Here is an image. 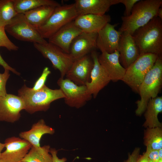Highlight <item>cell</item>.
<instances>
[{
	"mask_svg": "<svg viewBox=\"0 0 162 162\" xmlns=\"http://www.w3.org/2000/svg\"><path fill=\"white\" fill-rule=\"evenodd\" d=\"M158 55L145 53L138 58L126 69L122 80L134 92L138 93V89L145 76L154 64Z\"/></svg>",
	"mask_w": 162,
	"mask_h": 162,
	"instance_id": "obj_6",
	"label": "cell"
},
{
	"mask_svg": "<svg viewBox=\"0 0 162 162\" xmlns=\"http://www.w3.org/2000/svg\"><path fill=\"white\" fill-rule=\"evenodd\" d=\"M50 149V147L48 145L38 148L32 146L22 161L25 162H52Z\"/></svg>",
	"mask_w": 162,
	"mask_h": 162,
	"instance_id": "obj_25",
	"label": "cell"
},
{
	"mask_svg": "<svg viewBox=\"0 0 162 162\" xmlns=\"http://www.w3.org/2000/svg\"><path fill=\"white\" fill-rule=\"evenodd\" d=\"M4 148H5L4 143L0 142V157L2 153V151Z\"/></svg>",
	"mask_w": 162,
	"mask_h": 162,
	"instance_id": "obj_38",
	"label": "cell"
},
{
	"mask_svg": "<svg viewBox=\"0 0 162 162\" xmlns=\"http://www.w3.org/2000/svg\"><path fill=\"white\" fill-rule=\"evenodd\" d=\"M158 162H162V159H159L158 160Z\"/></svg>",
	"mask_w": 162,
	"mask_h": 162,
	"instance_id": "obj_40",
	"label": "cell"
},
{
	"mask_svg": "<svg viewBox=\"0 0 162 162\" xmlns=\"http://www.w3.org/2000/svg\"><path fill=\"white\" fill-rule=\"evenodd\" d=\"M15 10L18 14H24L25 12L43 5H51L55 7L61 4L53 0H13Z\"/></svg>",
	"mask_w": 162,
	"mask_h": 162,
	"instance_id": "obj_24",
	"label": "cell"
},
{
	"mask_svg": "<svg viewBox=\"0 0 162 162\" xmlns=\"http://www.w3.org/2000/svg\"><path fill=\"white\" fill-rule=\"evenodd\" d=\"M93 65L91 56L88 55L75 60L66 74V78L78 85H86L90 81Z\"/></svg>",
	"mask_w": 162,
	"mask_h": 162,
	"instance_id": "obj_12",
	"label": "cell"
},
{
	"mask_svg": "<svg viewBox=\"0 0 162 162\" xmlns=\"http://www.w3.org/2000/svg\"><path fill=\"white\" fill-rule=\"evenodd\" d=\"M3 47L9 51H16L19 47L9 39L6 34L4 28L0 26V47Z\"/></svg>",
	"mask_w": 162,
	"mask_h": 162,
	"instance_id": "obj_28",
	"label": "cell"
},
{
	"mask_svg": "<svg viewBox=\"0 0 162 162\" xmlns=\"http://www.w3.org/2000/svg\"><path fill=\"white\" fill-rule=\"evenodd\" d=\"M157 16L162 20V8L161 7L159 8L158 10Z\"/></svg>",
	"mask_w": 162,
	"mask_h": 162,
	"instance_id": "obj_37",
	"label": "cell"
},
{
	"mask_svg": "<svg viewBox=\"0 0 162 162\" xmlns=\"http://www.w3.org/2000/svg\"><path fill=\"white\" fill-rule=\"evenodd\" d=\"M136 162H149V159L145 155L143 154L139 155Z\"/></svg>",
	"mask_w": 162,
	"mask_h": 162,
	"instance_id": "obj_36",
	"label": "cell"
},
{
	"mask_svg": "<svg viewBox=\"0 0 162 162\" xmlns=\"http://www.w3.org/2000/svg\"><path fill=\"white\" fill-rule=\"evenodd\" d=\"M140 1V0H119V3H122L125 7L124 16H128L130 15L134 5Z\"/></svg>",
	"mask_w": 162,
	"mask_h": 162,
	"instance_id": "obj_31",
	"label": "cell"
},
{
	"mask_svg": "<svg viewBox=\"0 0 162 162\" xmlns=\"http://www.w3.org/2000/svg\"><path fill=\"white\" fill-rule=\"evenodd\" d=\"M158 152L159 159H162V148L158 150Z\"/></svg>",
	"mask_w": 162,
	"mask_h": 162,
	"instance_id": "obj_39",
	"label": "cell"
},
{
	"mask_svg": "<svg viewBox=\"0 0 162 162\" xmlns=\"http://www.w3.org/2000/svg\"><path fill=\"white\" fill-rule=\"evenodd\" d=\"M50 152L52 158V162H65L67 159L65 158H59L57 156L58 151L55 148H50Z\"/></svg>",
	"mask_w": 162,
	"mask_h": 162,
	"instance_id": "obj_34",
	"label": "cell"
},
{
	"mask_svg": "<svg viewBox=\"0 0 162 162\" xmlns=\"http://www.w3.org/2000/svg\"><path fill=\"white\" fill-rule=\"evenodd\" d=\"M78 16L74 3L56 7L48 19L37 28L42 37L49 39L57 31Z\"/></svg>",
	"mask_w": 162,
	"mask_h": 162,
	"instance_id": "obj_5",
	"label": "cell"
},
{
	"mask_svg": "<svg viewBox=\"0 0 162 162\" xmlns=\"http://www.w3.org/2000/svg\"><path fill=\"white\" fill-rule=\"evenodd\" d=\"M9 71L8 69H5L4 73H0V97L5 96L7 94L6 86L10 76Z\"/></svg>",
	"mask_w": 162,
	"mask_h": 162,
	"instance_id": "obj_30",
	"label": "cell"
},
{
	"mask_svg": "<svg viewBox=\"0 0 162 162\" xmlns=\"http://www.w3.org/2000/svg\"><path fill=\"white\" fill-rule=\"evenodd\" d=\"M33 45L44 57L50 61L55 69L59 71L61 77L64 78L74 61L70 54L48 42L45 44L34 43Z\"/></svg>",
	"mask_w": 162,
	"mask_h": 162,
	"instance_id": "obj_8",
	"label": "cell"
},
{
	"mask_svg": "<svg viewBox=\"0 0 162 162\" xmlns=\"http://www.w3.org/2000/svg\"><path fill=\"white\" fill-rule=\"evenodd\" d=\"M145 113V121L143 124L147 128L161 127L158 116L162 111V97H157L150 99L147 104Z\"/></svg>",
	"mask_w": 162,
	"mask_h": 162,
	"instance_id": "obj_22",
	"label": "cell"
},
{
	"mask_svg": "<svg viewBox=\"0 0 162 162\" xmlns=\"http://www.w3.org/2000/svg\"><path fill=\"white\" fill-rule=\"evenodd\" d=\"M55 8L52 6L43 5L28 11L23 14L28 22L37 29L48 19Z\"/></svg>",
	"mask_w": 162,
	"mask_h": 162,
	"instance_id": "obj_23",
	"label": "cell"
},
{
	"mask_svg": "<svg viewBox=\"0 0 162 162\" xmlns=\"http://www.w3.org/2000/svg\"><path fill=\"white\" fill-rule=\"evenodd\" d=\"M4 28L9 34L19 40L40 44L48 42L28 22L23 14H18Z\"/></svg>",
	"mask_w": 162,
	"mask_h": 162,
	"instance_id": "obj_7",
	"label": "cell"
},
{
	"mask_svg": "<svg viewBox=\"0 0 162 162\" xmlns=\"http://www.w3.org/2000/svg\"><path fill=\"white\" fill-rule=\"evenodd\" d=\"M162 85V58L158 57L139 88L140 99L136 102L137 108L135 112L137 116H141L145 111L150 99L157 97Z\"/></svg>",
	"mask_w": 162,
	"mask_h": 162,
	"instance_id": "obj_4",
	"label": "cell"
},
{
	"mask_svg": "<svg viewBox=\"0 0 162 162\" xmlns=\"http://www.w3.org/2000/svg\"><path fill=\"white\" fill-rule=\"evenodd\" d=\"M25 109L24 102L20 97L11 94L0 97V122L14 123L19 120L20 112Z\"/></svg>",
	"mask_w": 162,
	"mask_h": 162,
	"instance_id": "obj_11",
	"label": "cell"
},
{
	"mask_svg": "<svg viewBox=\"0 0 162 162\" xmlns=\"http://www.w3.org/2000/svg\"><path fill=\"white\" fill-rule=\"evenodd\" d=\"M118 50L109 53L102 52L98 56V62L109 77L110 81L116 82L122 80L126 69L121 64Z\"/></svg>",
	"mask_w": 162,
	"mask_h": 162,
	"instance_id": "obj_15",
	"label": "cell"
},
{
	"mask_svg": "<svg viewBox=\"0 0 162 162\" xmlns=\"http://www.w3.org/2000/svg\"><path fill=\"white\" fill-rule=\"evenodd\" d=\"M140 55L145 53L162 55V20L155 17L136 30L132 35Z\"/></svg>",
	"mask_w": 162,
	"mask_h": 162,
	"instance_id": "obj_1",
	"label": "cell"
},
{
	"mask_svg": "<svg viewBox=\"0 0 162 162\" xmlns=\"http://www.w3.org/2000/svg\"><path fill=\"white\" fill-rule=\"evenodd\" d=\"M118 50L120 62L126 69L140 55L139 48L132 35L126 32H122L121 35Z\"/></svg>",
	"mask_w": 162,
	"mask_h": 162,
	"instance_id": "obj_16",
	"label": "cell"
},
{
	"mask_svg": "<svg viewBox=\"0 0 162 162\" xmlns=\"http://www.w3.org/2000/svg\"><path fill=\"white\" fill-rule=\"evenodd\" d=\"M111 19L108 15L87 14L78 16L74 21L76 26L83 32L98 33L110 22Z\"/></svg>",
	"mask_w": 162,
	"mask_h": 162,
	"instance_id": "obj_20",
	"label": "cell"
},
{
	"mask_svg": "<svg viewBox=\"0 0 162 162\" xmlns=\"http://www.w3.org/2000/svg\"><path fill=\"white\" fill-rule=\"evenodd\" d=\"M51 73L49 68L47 67H45L40 77L34 83L32 89L34 90H38L42 88L45 85V83L47 78Z\"/></svg>",
	"mask_w": 162,
	"mask_h": 162,
	"instance_id": "obj_29",
	"label": "cell"
},
{
	"mask_svg": "<svg viewBox=\"0 0 162 162\" xmlns=\"http://www.w3.org/2000/svg\"><path fill=\"white\" fill-rule=\"evenodd\" d=\"M57 83L65 96V103L77 109L84 106L91 100L92 96L88 91L86 85H78L70 80L60 77Z\"/></svg>",
	"mask_w": 162,
	"mask_h": 162,
	"instance_id": "obj_9",
	"label": "cell"
},
{
	"mask_svg": "<svg viewBox=\"0 0 162 162\" xmlns=\"http://www.w3.org/2000/svg\"><path fill=\"white\" fill-rule=\"evenodd\" d=\"M91 52V56L93 65L91 73L90 81L86 86L89 93L95 98L100 91L111 81L98 62L96 52L94 50Z\"/></svg>",
	"mask_w": 162,
	"mask_h": 162,
	"instance_id": "obj_14",
	"label": "cell"
},
{
	"mask_svg": "<svg viewBox=\"0 0 162 162\" xmlns=\"http://www.w3.org/2000/svg\"><path fill=\"white\" fill-rule=\"evenodd\" d=\"M20 162H25L22 161H20Z\"/></svg>",
	"mask_w": 162,
	"mask_h": 162,
	"instance_id": "obj_42",
	"label": "cell"
},
{
	"mask_svg": "<svg viewBox=\"0 0 162 162\" xmlns=\"http://www.w3.org/2000/svg\"><path fill=\"white\" fill-rule=\"evenodd\" d=\"M97 35V33L82 32L74 39L69 50L74 61L87 55L96 48Z\"/></svg>",
	"mask_w": 162,
	"mask_h": 162,
	"instance_id": "obj_17",
	"label": "cell"
},
{
	"mask_svg": "<svg viewBox=\"0 0 162 162\" xmlns=\"http://www.w3.org/2000/svg\"><path fill=\"white\" fill-rule=\"evenodd\" d=\"M162 4L161 0H140L134 5L130 15L122 17V23L118 31L132 35L136 30L157 16Z\"/></svg>",
	"mask_w": 162,
	"mask_h": 162,
	"instance_id": "obj_3",
	"label": "cell"
},
{
	"mask_svg": "<svg viewBox=\"0 0 162 162\" xmlns=\"http://www.w3.org/2000/svg\"><path fill=\"white\" fill-rule=\"evenodd\" d=\"M117 25L108 23L98 33L96 48L101 52H104L111 53L118 50L122 32L115 29Z\"/></svg>",
	"mask_w": 162,
	"mask_h": 162,
	"instance_id": "obj_13",
	"label": "cell"
},
{
	"mask_svg": "<svg viewBox=\"0 0 162 162\" xmlns=\"http://www.w3.org/2000/svg\"><path fill=\"white\" fill-rule=\"evenodd\" d=\"M55 132L54 129L46 125L44 120L42 119L33 124L29 130L20 132L19 136L28 142L32 146L38 148L40 146V141L43 135H52Z\"/></svg>",
	"mask_w": 162,
	"mask_h": 162,
	"instance_id": "obj_21",
	"label": "cell"
},
{
	"mask_svg": "<svg viewBox=\"0 0 162 162\" xmlns=\"http://www.w3.org/2000/svg\"><path fill=\"white\" fill-rule=\"evenodd\" d=\"M0 162H1L0 159Z\"/></svg>",
	"mask_w": 162,
	"mask_h": 162,
	"instance_id": "obj_43",
	"label": "cell"
},
{
	"mask_svg": "<svg viewBox=\"0 0 162 162\" xmlns=\"http://www.w3.org/2000/svg\"><path fill=\"white\" fill-rule=\"evenodd\" d=\"M0 65H2L4 68L7 69L11 71L14 74L19 75H20V73L17 71L15 69L13 68L4 60L0 54Z\"/></svg>",
	"mask_w": 162,
	"mask_h": 162,
	"instance_id": "obj_35",
	"label": "cell"
},
{
	"mask_svg": "<svg viewBox=\"0 0 162 162\" xmlns=\"http://www.w3.org/2000/svg\"><path fill=\"white\" fill-rule=\"evenodd\" d=\"M140 148H135L132 153L129 154L128 159L124 162H136L140 155Z\"/></svg>",
	"mask_w": 162,
	"mask_h": 162,
	"instance_id": "obj_33",
	"label": "cell"
},
{
	"mask_svg": "<svg viewBox=\"0 0 162 162\" xmlns=\"http://www.w3.org/2000/svg\"><path fill=\"white\" fill-rule=\"evenodd\" d=\"M144 139L146 147L157 150L162 148L161 127L147 128L144 133Z\"/></svg>",
	"mask_w": 162,
	"mask_h": 162,
	"instance_id": "obj_26",
	"label": "cell"
},
{
	"mask_svg": "<svg viewBox=\"0 0 162 162\" xmlns=\"http://www.w3.org/2000/svg\"><path fill=\"white\" fill-rule=\"evenodd\" d=\"M5 150L0 157L1 162H20L22 160L32 146L20 137L12 136L5 139Z\"/></svg>",
	"mask_w": 162,
	"mask_h": 162,
	"instance_id": "obj_10",
	"label": "cell"
},
{
	"mask_svg": "<svg viewBox=\"0 0 162 162\" xmlns=\"http://www.w3.org/2000/svg\"><path fill=\"white\" fill-rule=\"evenodd\" d=\"M149 162H153L151 160H149Z\"/></svg>",
	"mask_w": 162,
	"mask_h": 162,
	"instance_id": "obj_41",
	"label": "cell"
},
{
	"mask_svg": "<svg viewBox=\"0 0 162 162\" xmlns=\"http://www.w3.org/2000/svg\"><path fill=\"white\" fill-rule=\"evenodd\" d=\"M143 154L153 162H158L159 159L158 150L146 147V151Z\"/></svg>",
	"mask_w": 162,
	"mask_h": 162,
	"instance_id": "obj_32",
	"label": "cell"
},
{
	"mask_svg": "<svg viewBox=\"0 0 162 162\" xmlns=\"http://www.w3.org/2000/svg\"><path fill=\"white\" fill-rule=\"evenodd\" d=\"M18 96L24 102V110L30 114L46 111L49 109L52 102L65 98L60 88L51 89L46 85L40 90H34L24 84L18 90Z\"/></svg>",
	"mask_w": 162,
	"mask_h": 162,
	"instance_id": "obj_2",
	"label": "cell"
},
{
	"mask_svg": "<svg viewBox=\"0 0 162 162\" xmlns=\"http://www.w3.org/2000/svg\"><path fill=\"white\" fill-rule=\"evenodd\" d=\"M78 16L87 14L103 15L119 0H76L74 3Z\"/></svg>",
	"mask_w": 162,
	"mask_h": 162,
	"instance_id": "obj_19",
	"label": "cell"
},
{
	"mask_svg": "<svg viewBox=\"0 0 162 162\" xmlns=\"http://www.w3.org/2000/svg\"><path fill=\"white\" fill-rule=\"evenodd\" d=\"M18 14L13 0H0V26L5 28Z\"/></svg>",
	"mask_w": 162,
	"mask_h": 162,
	"instance_id": "obj_27",
	"label": "cell"
},
{
	"mask_svg": "<svg viewBox=\"0 0 162 162\" xmlns=\"http://www.w3.org/2000/svg\"><path fill=\"white\" fill-rule=\"evenodd\" d=\"M82 31L76 26L74 20L67 23L48 39V42L69 54L70 46L74 39Z\"/></svg>",
	"mask_w": 162,
	"mask_h": 162,
	"instance_id": "obj_18",
	"label": "cell"
}]
</instances>
